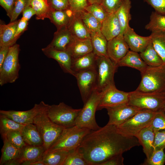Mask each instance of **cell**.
Here are the masks:
<instances>
[{
  "mask_svg": "<svg viewBox=\"0 0 165 165\" xmlns=\"http://www.w3.org/2000/svg\"><path fill=\"white\" fill-rule=\"evenodd\" d=\"M9 47V46L0 47V68L2 67L8 54Z\"/></svg>",
  "mask_w": 165,
  "mask_h": 165,
  "instance_id": "obj_54",
  "label": "cell"
},
{
  "mask_svg": "<svg viewBox=\"0 0 165 165\" xmlns=\"http://www.w3.org/2000/svg\"><path fill=\"white\" fill-rule=\"evenodd\" d=\"M68 152L61 149L45 152L42 161L45 165H63Z\"/></svg>",
  "mask_w": 165,
  "mask_h": 165,
  "instance_id": "obj_33",
  "label": "cell"
},
{
  "mask_svg": "<svg viewBox=\"0 0 165 165\" xmlns=\"http://www.w3.org/2000/svg\"><path fill=\"white\" fill-rule=\"evenodd\" d=\"M70 9L76 12L84 10L89 4L87 0H68Z\"/></svg>",
  "mask_w": 165,
  "mask_h": 165,
  "instance_id": "obj_49",
  "label": "cell"
},
{
  "mask_svg": "<svg viewBox=\"0 0 165 165\" xmlns=\"http://www.w3.org/2000/svg\"><path fill=\"white\" fill-rule=\"evenodd\" d=\"M25 125L18 123L7 116L0 114V133L2 138L10 132L21 131Z\"/></svg>",
  "mask_w": 165,
  "mask_h": 165,
  "instance_id": "obj_35",
  "label": "cell"
},
{
  "mask_svg": "<svg viewBox=\"0 0 165 165\" xmlns=\"http://www.w3.org/2000/svg\"><path fill=\"white\" fill-rule=\"evenodd\" d=\"M30 5L35 12L36 19L48 18L50 7L47 0H30Z\"/></svg>",
  "mask_w": 165,
  "mask_h": 165,
  "instance_id": "obj_37",
  "label": "cell"
},
{
  "mask_svg": "<svg viewBox=\"0 0 165 165\" xmlns=\"http://www.w3.org/2000/svg\"><path fill=\"white\" fill-rule=\"evenodd\" d=\"M3 145L1 149L0 165H6L9 162L18 159L20 149L11 144L6 137L3 138Z\"/></svg>",
  "mask_w": 165,
  "mask_h": 165,
  "instance_id": "obj_32",
  "label": "cell"
},
{
  "mask_svg": "<svg viewBox=\"0 0 165 165\" xmlns=\"http://www.w3.org/2000/svg\"><path fill=\"white\" fill-rule=\"evenodd\" d=\"M68 51L72 61L93 52L90 39H80L75 38Z\"/></svg>",
  "mask_w": 165,
  "mask_h": 165,
  "instance_id": "obj_25",
  "label": "cell"
},
{
  "mask_svg": "<svg viewBox=\"0 0 165 165\" xmlns=\"http://www.w3.org/2000/svg\"><path fill=\"white\" fill-rule=\"evenodd\" d=\"M73 13L70 9L57 10L50 8L48 18L58 29L68 26Z\"/></svg>",
  "mask_w": 165,
  "mask_h": 165,
  "instance_id": "obj_27",
  "label": "cell"
},
{
  "mask_svg": "<svg viewBox=\"0 0 165 165\" xmlns=\"http://www.w3.org/2000/svg\"><path fill=\"white\" fill-rule=\"evenodd\" d=\"M156 112L141 109L127 121L115 126L116 130L125 136L136 137L141 130L150 124Z\"/></svg>",
  "mask_w": 165,
  "mask_h": 165,
  "instance_id": "obj_8",
  "label": "cell"
},
{
  "mask_svg": "<svg viewBox=\"0 0 165 165\" xmlns=\"http://www.w3.org/2000/svg\"><path fill=\"white\" fill-rule=\"evenodd\" d=\"M123 154L115 155L105 161L102 163L101 165H123L124 158Z\"/></svg>",
  "mask_w": 165,
  "mask_h": 165,
  "instance_id": "obj_51",
  "label": "cell"
},
{
  "mask_svg": "<svg viewBox=\"0 0 165 165\" xmlns=\"http://www.w3.org/2000/svg\"><path fill=\"white\" fill-rule=\"evenodd\" d=\"M102 0H87L89 4H91L94 3H98L101 4Z\"/></svg>",
  "mask_w": 165,
  "mask_h": 165,
  "instance_id": "obj_56",
  "label": "cell"
},
{
  "mask_svg": "<svg viewBox=\"0 0 165 165\" xmlns=\"http://www.w3.org/2000/svg\"><path fill=\"white\" fill-rule=\"evenodd\" d=\"M81 109H74L61 102L57 105H48L46 112L48 116L53 123L65 128L75 125L76 121Z\"/></svg>",
  "mask_w": 165,
  "mask_h": 165,
  "instance_id": "obj_7",
  "label": "cell"
},
{
  "mask_svg": "<svg viewBox=\"0 0 165 165\" xmlns=\"http://www.w3.org/2000/svg\"><path fill=\"white\" fill-rule=\"evenodd\" d=\"M97 56L93 52L72 61V70L74 74L95 67Z\"/></svg>",
  "mask_w": 165,
  "mask_h": 165,
  "instance_id": "obj_28",
  "label": "cell"
},
{
  "mask_svg": "<svg viewBox=\"0 0 165 165\" xmlns=\"http://www.w3.org/2000/svg\"><path fill=\"white\" fill-rule=\"evenodd\" d=\"M50 8L57 10L70 9L68 0H47Z\"/></svg>",
  "mask_w": 165,
  "mask_h": 165,
  "instance_id": "obj_48",
  "label": "cell"
},
{
  "mask_svg": "<svg viewBox=\"0 0 165 165\" xmlns=\"http://www.w3.org/2000/svg\"><path fill=\"white\" fill-rule=\"evenodd\" d=\"M124 39L130 50L140 53L146 47L151 40V36H142L138 35L128 26L123 34Z\"/></svg>",
  "mask_w": 165,
  "mask_h": 165,
  "instance_id": "obj_17",
  "label": "cell"
},
{
  "mask_svg": "<svg viewBox=\"0 0 165 165\" xmlns=\"http://www.w3.org/2000/svg\"><path fill=\"white\" fill-rule=\"evenodd\" d=\"M139 54L148 66L158 67L164 64L162 59L153 47L151 40L146 48Z\"/></svg>",
  "mask_w": 165,
  "mask_h": 165,
  "instance_id": "obj_30",
  "label": "cell"
},
{
  "mask_svg": "<svg viewBox=\"0 0 165 165\" xmlns=\"http://www.w3.org/2000/svg\"><path fill=\"white\" fill-rule=\"evenodd\" d=\"M21 165H45L42 160L31 162H24Z\"/></svg>",
  "mask_w": 165,
  "mask_h": 165,
  "instance_id": "obj_55",
  "label": "cell"
},
{
  "mask_svg": "<svg viewBox=\"0 0 165 165\" xmlns=\"http://www.w3.org/2000/svg\"><path fill=\"white\" fill-rule=\"evenodd\" d=\"M125 0H102L101 4L108 13H116Z\"/></svg>",
  "mask_w": 165,
  "mask_h": 165,
  "instance_id": "obj_44",
  "label": "cell"
},
{
  "mask_svg": "<svg viewBox=\"0 0 165 165\" xmlns=\"http://www.w3.org/2000/svg\"><path fill=\"white\" fill-rule=\"evenodd\" d=\"M141 73V80L136 91L165 92V64L158 67L148 66Z\"/></svg>",
  "mask_w": 165,
  "mask_h": 165,
  "instance_id": "obj_2",
  "label": "cell"
},
{
  "mask_svg": "<svg viewBox=\"0 0 165 165\" xmlns=\"http://www.w3.org/2000/svg\"><path fill=\"white\" fill-rule=\"evenodd\" d=\"M23 139L28 145H43V142L36 126L33 123L25 125L21 130Z\"/></svg>",
  "mask_w": 165,
  "mask_h": 165,
  "instance_id": "obj_26",
  "label": "cell"
},
{
  "mask_svg": "<svg viewBox=\"0 0 165 165\" xmlns=\"http://www.w3.org/2000/svg\"><path fill=\"white\" fill-rule=\"evenodd\" d=\"M159 14L165 15V0H143Z\"/></svg>",
  "mask_w": 165,
  "mask_h": 165,
  "instance_id": "obj_47",
  "label": "cell"
},
{
  "mask_svg": "<svg viewBox=\"0 0 165 165\" xmlns=\"http://www.w3.org/2000/svg\"><path fill=\"white\" fill-rule=\"evenodd\" d=\"M22 13V18L28 21L34 15H35V12L33 8L30 5L26 7L24 9Z\"/></svg>",
  "mask_w": 165,
  "mask_h": 165,
  "instance_id": "obj_53",
  "label": "cell"
},
{
  "mask_svg": "<svg viewBox=\"0 0 165 165\" xmlns=\"http://www.w3.org/2000/svg\"><path fill=\"white\" fill-rule=\"evenodd\" d=\"M129 49L123 35L119 34L108 42L107 51L108 56L116 64H118L126 54L129 50Z\"/></svg>",
  "mask_w": 165,
  "mask_h": 165,
  "instance_id": "obj_16",
  "label": "cell"
},
{
  "mask_svg": "<svg viewBox=\"0 0 165 165\" xmlns=\"http://www.w3.org/2000/svg\"><path fill=\"white\" fill-rule=\"evenodd\" d=\"M5 137L11 144L20 149L27 145L23 139L21 131L10 132Z\"/></svg>",
  "mask_w": 165,
  "mask_h": 165,
  "instance_id": "obj_42",
  "label": "cell"
},
{
  "mask_svg": "<svg viewBox=\"0 0 165 165\" xmlns=\"http://www.w3.org/2000/svg\"><path fill=\"white\" fill-rule=\"evenodd\" d=\"M106 109L109 118L107 124L115 126L123 123L142 109L128 104Z\"/></svg>",
  "mask_w": 165,
  "mask_h": 165,
  "instance_id": "obj_13",
  "label": "cell"
},
{
  "mask_svg": "<svg viewBox=\"0 0 165 165\" xmlns=\"http://www.w3.org/2000/svg\"><path fill=\"white\" fill-rule=\"evenodd\" d=\"M131 7L130 0H125L123 3L116 12L121 28L120 34H123L129 26V23L131 19L130 9Z\"/></svg>",
  "mask_w": 165,
  "mask_h": 165,
  "instance_id": "obj_31",
  "label": "cell"
},
{
  "mask_svg": "<svg viewBox=\"0 0 165 165\" xmlns=\"http://www.w3.org/2000/svg\"><path fill=\"white\" fill-rule=\"evenodd\" d=\"M151 35L153 47L165 64V31L152 32Z\"/></svg>",
  "mask_w": 165,
  "mask_h": 165,
  "instance_id": "obj_34",
  "label": "cell"
},
{
  "mask_svg": "<svg viewBox=\"0 0 165 165\" xmlns=\"http://www.w3.org/2000/svg\"><path fill=\"white\" fill-rule=\"evenodd\" d=\"M43 101L39 104H35L33 108L27 111L0 110V114L7 116L10 119L20 124L26 125L33 123L35 117L46 105Z\"/></svg>",
  "mask_w": 165,
  "mask_h": 165,
  "instance_id": "obj_14",
  "label": "cell"
},
{
  "mask_svg": "<svg viewBox=\"0 0 165 165\" xmlns=\"http://www.w3.org/2000/svg\"><path fill=\"white\" fill-rule=\"evenodd\" d=\"M63 165H89L78 148L69 151Z\"/></svg>",
  "mask_w": 165,
  "mask_h": 165,
  "instance_id": "obj_39",
  "label": "cell"
},
{
  "mask_svg": "<svg viewBox=\"0 0 165 165\" xmlns=\"http://www.w3.org/2000/svg\"><path fill=\"white\" fill-rule=\"evenodd\" d=\"M104 91L95 89L84 103L77 119L75 125L95 130L101 128L95 119V114L98 105L103 96Z\"/></svg>",
  "mask_w": 165,
  "mask_h": 165,
  "instance_id": "obj_5",
  "label": "cell"
},
{
  "mask_svg": "<svg viewBox=\"0 0 165 165\" xmlns=\"http://www.w3.org/2000/svg\"><path fill=\"white\" fill-rule=\"evenodd\" d=\"M67 27L75 38L80 39L91 38L90 32L76 12H73Z\"/></svg>",
  "mask_w": 165,
  "mask_h": 165,
  "instance_id": "obj_21",
  "label": "cell"
},
{
  "mask_svg": "<svg viewBox=\"0 0 165 165\" xmlns=\"http://www.w3.org/2000/svg\"><path fill=\"white\" fill-rule=\"evenodd\" d=\"M91 131L87 128L76 125L64 128L56 141L45 152L59 149L69 151L76 148Z\"/></svg>",
  "mask_w": 165,
  "mask_h": 165,
  "instance_id": "obj_4",
  "label": "cell"
},
{
  "mask_svg": "<svg viewBox=\"0 0 165 165\" xmlns=\"http://www.w3.org/2000/svg\"><path fill=\"white\" fill-rule=\"evenodd\" d=\"M162 110L163 111L164 114H165V105L164 106Z\"/></svg>",
  "mask_w": 165,
  "mask_h": 165,
  "instance_id": "obj_57",
  "label": "cell"
},
{
  "mask_svg": "<svg viewBox=\"0 0 165 165\" xmlns=\"http://www.w3.org/2000/svg\"><path fill=\"white\" fill-rule=\"evenodd\" d=\"M28 21L22 17L19 20L15 36L16 40L21 34L26 30L28 24Z\"/></svg>",
  "mask_w": 165,
  "mask_h": 165,
  "instance_id": "obj_52",
  "label": "cell"
},
{
  "mask_svg": "<svg viewBox=\"0 0 165 165\" xmlns=\"http://www.w3.org/2000/svg\"><path fill=\"white\" fill-rule=\"evenodd\" d=\"M90 33L101 31L102 23L85 9L76 12Z\"/></svg>",
  "mask_w": 165,
  "mask_h": 165,
  "instance_id": "obj_36",
  "label": "cell"
},
{
  "mask_svg": "<svg viewBox=\"0 0 165 165\" xmlns=\"http://www.w3.org/2000/svg\"><path fill=\"white\" fill-rule=\"evenodd\" d=\"M20 50L17 44L10 46L8 54L0 68V85L15 82L19 77L20 65L19 60Z\"/></svg>",
  "mask_w": 165,
  "mask_h": 165,
  "instance_id": "obj_9",
  "label": "cell"
},
{
  "mask_svg": "<svg viewBox=\"0 0 165 165\" xmlns=\"http://www.w3.org/2000/svg\"><path fill=\"white\" fill-rule=\"evenodd\" d=\"M140 145L143 147L146 159L150 157L154 151L155 133L150 124L143 129L137 135Z\"/></svg>",
  "mask_w": 165,
  "mask_h": 165,
  "instance_id": "obj_20",
  "label": "cell"
},
{
  "mask_svg": "<svg viewBox=\"0 0 165 165\" xmlns=\"http://www.w3.org/2000/svg\"><path fill=\"white\" fill-rule=\"evenodd\" d=\"M101 31L108 41L120 34L121 28L116 13L108 14L102 22Z\"/></svg>",
  "mask_w": 165,
  "mask_h": 165,
  "instance_id": "obj_19",
  "label": "cell"
},
{
  "mask_svg": "<svg viewBox=\"0 0 165 165\" xmlns=\"http://www.w3.org/2000/svg\"><path fill=\"white\" fill-rule=\"evenodd\" d=\"M48 105L46 104L37 114L33 122L41 135L46 151L49 149L65 128L56 125L49 117L46 112Z\"/></svg>",
  "mask_w": 165,
  "mask_h": 165,
  "instance_id": "obj_3",
  "label": "cell"
},
{
  "mask_svg": "<svg viewBox=\"0 0 165 165\" xmlns=\"http://www.w3.org/2000/svg\"><path fill=\"white\" fill-rule=\"evenodd\" d=\"M82 100L84 104L96 88L97 74L94 68L75 74Z\"/></svg>",
  "mask_w": 165,
  "mask_h": 165,
  "instance_id": "obj_11",
  "label": "cell"
},
{
  "mask_svg": "<svg viewBox=\"0 0 165 165\" xmlns=\"http://www.w3.org/2000/svg\"><path fill=\"white\" fill-rule=\"evenodd\" d=\"M130 92L128 104L141 109L157 112L165 105V92L145 93L136 91Z\"/></svg>",
  "mask_w": 165,
  "mask_h": 165,
  "instance_id": "obj_6",
  "label": "cell"
},
{
  "mask_svg": "<svg viewBox=\"0 0 165 165\" xmlns=\"http://www.w3.org/2000/svg\"><path fill=\"white\" fill-rule=\"evenodd\" d=\"M150 125L154 132L165 130V114L162 110L156 112Z\"/></svg>",
  "mask_w": 165,
  "mask_h": 165,
  "instance_id": "obj_43",
  "label": "cell"
},
{
  "mask_svg": "<svg viewBox=\"0 0 165 165\" xmlns=\"http://www.w3.org/2000/svg\"><path fill=\"white\" fill-rule=\"evenodd\" d=\"M30 0H16L10 19V22L16 20L21 13L30 5Z\"/></svg>",
  "mask_w": 165,
  "mask_h": 165,
  "instance_id": "obj_45",
  "label": "cell"
},
{
  "mask_svg": "<svg viewBox=\"0 0 165 165\" xmlns=\"http://www.w3.org/2000/svg\"><path fill=\"white\" fill-rule=\"evenodd\" d=\"M118 66L108 57L97 56L95 69L97 74L96 89L100 91L115 85L114 77Z\"/></svg>",
  "mask_w": 165,
  "mask_h": 165,
  "instance_id": "obj_10",
  "label": "cell"
},
{
  "mask_svg": "<svg viewBox=\"0 0 165 165\" xmlns=\"http://www.w3.org/2000/svg\"><path fill=\"white\" fill-rule=\"evenodd\" d=\"M154 151L161 148L165 149V130L154 132Z\"/></svg>",
  "mask_w": 165,
  "mask_h": 165,
  "instance_id": "obj_46",
  "label": "cell"
},
{
  "mask_svg": "<svg viewBox=\"0 0 165 165\" xmlns=\"http://www.w3.org/2000/svg\"><path fill=\"white\" fill-rule=\"evenodd\" d=\"M42 50L48 57L56 60L65 73L74 76V74L72 70V59L68 51L56 50L48 45L42 48Z\"/></svg>",
  "mask_w": 165,
  "mask_h": 165,
  "instance_id": "obj_15",
  "label": "cell"
},
{
  "mask_svg": "<svg viewBox=\"0 0 165 165\" xmlns=\"http://www.w3.org/2000/svg\"><path fill=\"white\" fill-rule=\"evenodd\" d=\"M46 150L43 146L27 145L20 149L18 159L20 164L24 162L42 160Z\"/></svg>",
  "mask_w": 165,
  "mask_h": 165,
  "instance_id": "obj_22",
  "label": "cell"
},
{
  "mask_svg": "<svg viewBox=\"0 0 165 165\" xmlns=\"http://www.w3.org/2000/svg\"><path fill=\"white\" fill-rule=\"evenodd\" d=\"M93 52L97 56L108 57L107 53L108 40L101 31L90 33Z\"/></svg>",
  "mask_w": 165,
  "mask_h": 165,
  "instance_id": "obj_29",
  "label": "cell"
},
{
  "mask_svg": "<svg viewBox=\"0 0 165 165\" xmlns=\"http://www.w3.org/2000/svg\"><path fill=\"white\" fill-rule=\"evenodd\" d=\"M84 9L92 14L101 23L106 18L108 14L102 5L98 3L89 4Z\"/></svg>",
  "mask_w": 165,
  "mask_h": 165,
  "instance_id": "obj_40",
  "label": "cell"
},
{
  "mask_svg": "<svg viewBox=\"0 0 165 165\" xmlns=\"http://www.w3.org/2000/svg\"></svg>",
  "mask_w": 165,
  "mask_h": 165,
  "instance_id": "obj_58",
  "label": "cell"
},
{
  "mask_svg": "<svg viewBox=\"0 0 165 165\" xmlns=\"http://www.w3.org/2000/svg\"><path fill=\"white\" fill-rule=\"evenodd\" d=\"M140 145L136 137L123 135L115 126L106 124L91 130L78 148L89 165H101L111 157Z\"/></svg>",
  "mask_w": 165,
  "mask_h": 165,
  "instance_id": "obj_1",
  "label": "cell"
},
{
  "mask_svg": "<svg viewBox=\"0 0 165 165\" xmlns=\"http://www.w3.org/2000/svg\"><path fill=\"white\" fill-rule=\"evenodd\" d=\"M75 39L67 27H64L57 29L52 40L48 45L56 50L67 51Z\"/></svg>",
  "mask_w": 165,
  "mask_h": 165,
  "instance_id": "obj_18",
  "label": "cell"
},
{
  "mask_svg": "<svg viewBox=\"0 0 165 165\" xmlns=\"http://www.w3.org/2000/svg\"><path fill=\"white\" fill-rule=\"evenodd\" d=\"M103 91L97 110L128 103L130 92L118 90L115 85L108 87Z\"/></svg>",
  "mask_w": 165,
  "mask_h": 165,
  "instance_id": "obj_12",
  "label": "cell"
},
{
  "mask_svg": "<svg viewBox=\"0 0 165 165\" xmlns=\"http://www.w3.org/2000/svg\"><path fill=\"white\" fill-rule=\"evenodd\" d=\"M16 0H0V5L6 10L7 15L11 18Z\"/></svg>",
  "mask_w": 165,
  "mask_h": 165,
  "instance_id": "obj_50",
  "label": "cell"
},
{
  "mask_svg": "<svg viewBox=\"0 0 165 165\" xmlns=\"http://www.w3.org/2000/svg\"><path fill=\"white\" fill-rule=\"evenodd\" d=\"M164 149L162 148L155 150L148 159H146L143 165H163L165 162Z\"/></svg>",
  "mask_w": 165,
  "mask_h": 165,
  "instance_id": "obj_41",
  "label": "cell"
},
{
  "mask_svg": "<svg viewBox=\"0 0 165 165\" xmlns=\"http://www.w3.org/2000/svg\"><path fill=\"white\" fill-rule=\"evenodd\" d=\"M145 28L152 32L165 31V15L152 12L150 16V21Z\"/></svg>",
  "mask_w": 165,
  "mask_h": 165,
  "instance_id": "obj_38",
  "label": "cell"
},
{
  "mask_svg": "<svg viewBox=\"0 0 165 165\" xmlns=\"http://www.w3.org/2000/svg\"><path fill=\"white\" fill-rule=\"evenodd\" d=\"M118 67L126 66L135 69L142 72L148 65L138 53L129 50L118 64Z\"/></svg>",
  "mask_w": 165,
  "mask_h": 165,
  "instance_id": "obj_24",
  "label": "cell"
},
{
  "mask_svg": "<svg viewBox=\"0 0 165 165\" xmlns=\"http://www.w3.org/2000/svg\"><path fill=\"white\" fill-rule=\"evenodd\" d=\"M18 20L0 25V47L11 46L16 44L15 38Z\"/></svg>",
  "mask_w": 165,
  "mask_h": 165,
  "instance_id": "obj_23",
  "label": "cell"
}]
</instances>
